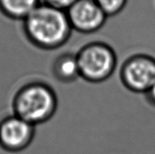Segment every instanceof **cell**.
<instances>
[{"mask_svg":"<svg viewBox=\"0 0 155 154\" xmlns=\"http://www.w3.org/2000/svg\"><path fill=\"white\" fill-rule=\"evenodd\" d=\"M23 32L30 43L41 50H55L69 40L72 28L67 11L40 3L23 21Z\"/></svg>","mask_w":155,"mask_h":154,"instance_id":"obj_1","label":"cell"},{"mask_svg":"<svg viewBox=\"0 0 155 154\" xmlns=\"http://www.w3.org/2000/svg\"><path fill=\"white\" fill-rule=\"evenodd\" d=\"M58 100L52 87L42 81L28 82L21 86L12 100L13 113L32 125L44 123L54 116Z\"/></svg>","mask_w":155,"mask_h":154,"instance_id":"obj_2","label":"cell"},{"mask_svg":"<svg viewBox=\"0 0 155 154\" xmlns=\"http://www.w3.org/2000/svg\"><path fill=\"white\" fill-rule=\"evenodd\" d=\"M80 75L91 83H101L110 78L117 65L114 49L102 41H93L76 53Z\"/></svg>","mask_w":155,"mask_h":154,"instance_id":"obj_3","label":"cell"},{"mask_svg":"<svg viewBox=\"0 0 155 154\" xmlns=\"http://www.w3.org/2000/svg\"><path fill=\"white\" fill-rule=\"evenodd\" d=\"M122 84L129 90L145 94L155 82V58L147 54H135L120 68Z\"/></svg>","mask_w":155,"mask_h":154,"instance_id":"obj_4","label":"cell"},{"mask_svg":"<svg viewBox=\"0 0 155 154\" xmlns=\"http://www.w3.org/2000/svg\"><path fill=\"white\" fill-rule=\"evenodd\" d=\"M35 127L13 113L3 118L0 121V147L8 152L25 150L34 139Z\"/></svg>","mask_w":155,"mask_h":154,"instance_id":"obj_5","label":"cell"},{"mask_svg":"<svg viewBox=\"0 0 155 154\" xmlns=\"http://www.w3.org/2000/svg\"><path fill=\"white\" fill-rule=\"evenodd\" d=\"M73 30L81 33H94L101 28L107 16L95 0H78L67 10Z\"/></svg>","mask_w":155,"mask_h":154,"instance_id":"obj_6","label":"cell"},{"mask_svg":"<svg viewBox=\"0 0 155 154\" xmlns=\"http://www.w3.org/2000/svg\"><path fill=\"white\" fill-rule=\"evenodd\" d=\"M52 73L55 78L61 83H71L81 77L76 54H61L52 64Z\"/></svg>","mask_w":155,"mask_h":154,"instance_id":"obj_7","label":"cell"},{"mask_svg":"<svg viewBox=\"0 0 155 154\" xmlns=\"http://www.w3.org/2000/svg\"><path fill=\"white\" fill-rule=\"evenodd\" d=\"M40 3V0H0V11L8 18L23 21Z\"/></svg>","mask_w":155,"mask_h":154,"instance_id":"obj_8","label":"cell"},{"mask_svg":"<svg viewBox=\"0 0 155 154\" xmlns=\"http://www.w3.org/2000/svg\"><path fill=\"white\" fill-rule=\"evenodd\" d=\"M107 17L120 13L124 8L128 0H95Z\"/></svg>","mask_w":155,"mask_h":154,"instance_id":"obj_9","label":"cell"},{"mask_svg":"<svg viewBox=\"0 0 155 154\" xmlns=\"http://www.w3.org/2000/svg\"><path fill=\"white\" fill-rule=\"evenodd\" d=\"M78 0H43V3L58 9L67 11Z\"/></svg>","mask_w":155,"mask_h":154,"instance_id":"obj_10","label":"cell"},{"mask_svg":"<svg viewBox=\"0 0 155 154\" xmlns=\"http://www.w3.org/2000/svg\"><path fill=\"white\" fill-rule=\"evenodd\" d=\"M146 100L149 104L155 107V82L151 85V87L148 90L145 94Z\"/></svg>","mask_w":155,"mask_h":154,"instance_id":"obj_11","label":"cell"}]
</instances>
